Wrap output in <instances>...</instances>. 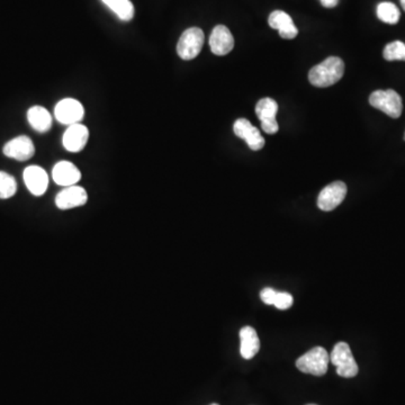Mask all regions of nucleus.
<instances>
[{"instance_id":"obj_6","label":"nucleus","mask_w":405,"mask_h":405,"mask_svg":"<svg viewBox=\"0 0 405 405\" xmlns=\"http://www.w3.org/2000/svg\"><path fill=\"white\" fill-rule=\"evenodd\" d=\"M84 109L80 101L65 98L57 104L55 109V116L57 122L65 126H74L79 124L84 118Z\"/></svg>"},{"instance_id":"obj_16","label":"nucleus","mask_w":405,"mask_h":405,"mask_svg":"<svg viewBox=\"0 0 405 405\" xmlns=\"http://www.w3.org/2000/svg\"><path fill=\"white\" fill-rule=\"evenodd\" d=\"M240 339H241V345H240V354L245 359H251L258 354L260 349V340H259L258 335L256 330L253 326H245L240 331Z\"/></svg>"},{"instance_id":"obj_13","label":"nucleus","mask_w":405,"mask_h":405,"mask_svg":"<svg viewBox=\"0 0 405 405\" xmlns=\"http://www.w3.org/2000/svg\"><path fill=\"white\" fill-rule=\"evenodd\" d=\"M89 139V131L82 124L70 126L63 135V147L69 152H79L87 145Z\"/></svg>"},{"instance_id":"obj_26","label":"nucleus","mask_w":405,"mask_h":405,"mask_svg":"<svg viewBox=\"0 0 405 405\" xmlns=\"http://www.w3.org/2000/svg\"><path fill=\"white\" fill-rule=\"evenodd\" d=\"M321 5L326 9H333L339 4V0H320Z\"/></svg>"},{"instance_id":"obj_25","label":"nucleus","mask_w":405,"mask_h":405,"mask_svg":"<svg viewBox=\"0 0 405 405\" xmlns=\"http://www.w3.org/2000/svg\"><path fill=\"white\" fill-rule=\"evenodd\" d=\"M261 128L264 131L265 133L267 134H275L278 132V128H279V126H278L277 121H268V122H262L261 123Z\"/></svg>"},{"instance_id":"obj_22","label":"nucleus","mask_w":405,"mask_h":405,"mask_svg":"<svg viewBox=\"0 0 405 405\" xmlns=\"http://www.w3.org/2000/svg\"><path fill=\"white\" fill-rule=\"evenodd\" d=\"M383 57L387 61H405V44L401 41L391 42L384 49Z\"/></svg>"},{"instance_id":"obj_3","label":"nucleus","mask_w":405,"mask_h":405,"mask_svg":"<svg viewBox=\"0 0 405 405\" xmlns=\"http://www.w3.org/2000/svg\"><path fill=\"white\" fill-rule=\"evenodd\" d=\"M330 362L337 367V374L341 377L351 378L358 374V365L347 343H338L330 354Z\"/></svg>"},{"instance_id":"obj_18","label":"nucleus","mask_w":405,"mask_h":405,"mask_svg":"<svg viewBox=\"0 0 405 405\" xmlns=\"http://www.w3.org/2000/svg\"><path fill=\"white\" fill-rule=\"evenodd\" d=\"M101 1L111 11H114V14L121 21L130 22L131 19L133 18L135 9H134L133 4L131 3L130 0H101Z\"/></svg>"},{"instance_id":"obj_14","label":"nucleus","mask_w":405,"mask_h":405,"mask_svg":"<svg viewBox=\"0 0 405 405\" xmlns=\"http://www.w3.org/2000/svg\"><path fill=\"white\" fill-rule=\"evenodd\" d=\"M52 177L57 185L69 187V186L76 185L77 182L82 179V172L74 166V163L69 162V161H60L53 167Z\"/></svg>"},{"instance_id":"obj_12","label":"nucleus","mask_w":405,"mask_h":405,"mask_svg":"<svg viewBox=\"0 0 405 405\" xmlns=\"http://www.w3.org/2000/svg\"><path fill=\"white\" fill-rule=\"evenodd\" d=\"M23 178H24L25 185L33 195L42 196L47 192L49 177L45 170L41 167H28L24 170Z\"/></svg>"},{"instance_id":"obj_10","label":"nucleus","mask_w":405,"mask_h":405,"mask_svg":"<svg viewBox=\"0 0 405 405\" xmlns=\"http://www.w3.org/2000/svg\"><path fill=\"white\" fill-rule=\"evenodd\" d=\"M88 201L87 192L79 186H69L57 194L55 197V205L59 210H71L74 207L82 206Z\"/></svg>"},{"instance_id":"obj_20","label":"nucleus","mask_w":405,"mask_h":405,"mask_svg":"<svg viewBox=\"0 0 405 405\" xmlns=\"http://www.w3.org/2000/svg\"><path fill=\"white\" fill-rule=\"evenodd\" d=\"M378 18L381 19L382 22L387 23L389 25H395L400 21L401 13L400 9H397V6L389 1H384L377 6Z\"/></svg>"},{"instance_id":"obj_11","label":"nucleus","mask_w":405,"mask_h":405,"mask_svg":"<svg viewBox=\"0 0 405 405\" xmlns=\"http://www.w3.org/2000/svg\"><path fill=\"white\" fill-rule=\"evenodd\" d=\"M210 47L211 51L215 55H220V57L228 55L233 50V35L226 26L218 25L213 28L210 36Z\"/></svg>"},{"instance_id":"obj_2","label":"nucleus","mask_w":405,"mask_h":405,"mask_svg":"<svg viewBox=\"0 0 405 405\" xmlns=\"http://www.w3.org/2000/svg\"><path fill=\"white\" fill-rule=\"evenodd\" d=\"M330 355L322 347L311 349L296 360V367L302 373L314 376H323L328 372Z\"/></svg>"},{"instance_id":"obj_17","label":"nucleus","mask_w":405,"mask_h":405,"mask_svg":"<svg viewBox=\"0 0 405 405\" xmlns=\"http://www.w3.org/2000/svg\"><path fill=\"white\" fill-rule=\"evenodd\" d=\"M28 121L30 126L38 133H45L51 128L52 116L48 109L42 106H33L28 109Z\"/></svg>"},{"instance_id":"obj_27","label":"nucleus","mask_w":405,"mask_h":405,"mask_svg":"<svg viewBox=\"0 0 405 405\" xmlns=\"http://www.w3.org/2000/svg\"><path fill=\"white\" fill-rule=\"evenodd\" d=\"M401 6H402L403 11H405V0H400Z\"/></svg>"},{"instance_id":"obj_21","label":"nucleus","mask_w":405,"mask_h":405,"mask_svg":"<svg viewBox=\"0 0 405 405\" xmlns=\"http://www.w3.org/2000/svg\"><path fill=\"white\" fill-rule=\"evenodd\" d=\"M16 192L17 182L15 178L7 172H0V199H11Z\"/></svg>"},{"instance_id":"obj_30","label":"nucleus","mask_w":405,"mask_h":405,"mask_svg":"<svg viewBox=\"0 0 405 405\" xmlns=\"http://www.w3.org/2000/svg\"><path fill=\"white\" fill-rule=\"evenodd\" d=\"M404 140H405V133H404Z\"/></svg>"},{"instance_id":"obj_9","label":"nucleus","mask_w":405,"mask_h":405,"mask_svg":"<svg viewBox=\"0 0 405 405\" xmlns=\"http://www.w3.org/2000/svg\"><path fill=\"white\" fill-rule=\"evenodd\" d=\"M4 155L17 161H26L35 153V147L28 136H17L4 145Z\"/></svg>"},{"instance_id":"obj_15","label":"nucleus","mask_w":405,"mask_h":405,"mask_svg":"<svg viewBox=\"0 0 405 405\" xmlns=\"http://www.w3.org/2000/svg\"><path fill=\"white\" fill-rule=\"evenodd\" d=\"M270 28L277 30L279 35L285 40H293L299 34V30L294 24L293 19L283 11H272L268 18Z\"/></svg>"},{"instance_id":"obj_19","label":"nucleus","mask_w":405,"mask_h":405,"mask_svg":"<svg viewBox=\"0 0 405 405\" xmlns=\"http://www.w3.org/2000/svg\"><path fill=\"white\" fill-rule=\"evenodd\" d=\"M278 112V104L272 98H262L257 103L256 114L260 122L275 121Z\"/></svg>"},{"instance_id":"obj_24","label":"nucleus","mask_w":405,"mask_h":405,"mask_svg":"<svg viewBox=\"0 0 405 405\" xmlns=\"http://www.w3.org/2000/svg\"><path fill=\"white\" fill-rule=\"evenodd\" d=\"M276 294H277V292H276L275 289H270V287H266V289L261 291V301H262L265 304L274 305Z\"/></svg>"},{"instance_id":"obj_7","label":"nucleus","mask_w":405,"mask_h":405,"mask_svg":"<svg viewBox=\"0 0 405 405\" xmlns=\"http://www.w3.org/2000/svg\"><path fill=\"white\" fill-rule=\"evenodd\" d=\"M345 195H347V186L345 182H332L324 187L318 195V209L324 212L335 210L343 203Z\"/></svg>"},{"instance_id":"obj_4","label":"nucleus","mask_w":405,"mask_h":405,"mask_svg":"<svg viewBox=\"0 0 405 405\" xmlns=\"http://www.w3.org/2000/svg\"><path fill=\"white\" fill-rule=\"evenodd\" d=\"M370 104L392 118H399L402 114V98L393 89L376 90L370 96Z\"/></svg>"},{"instance_id":"obj_5","label":"nucleus","mask_w":405,"mask_h":405,"mask_svg":"<svg viewBox=\"0 0 405 405\" xmlns=\"http://www.w3.org/2000/svg\"><path fill=\"white\" fill-rule=\"evenodd\" d=\"M204 32L199 28H191L182 33L177 44V53L182 60H193L201 53L204 45Z\"/></svg>"},{"instance_id":"obj_29","label":"nucleus","mask_w":405,"mask_h":405,"mask_svg":"<svg viewBox=\"0 0 405 405\" xmlns=\"http://www.w3.org/2000/svg\"><path fill=\"white\" fill-rule=\"evenodd\" d=\"M309 405H316V404H309Z\"/></svg>"},{"instance_id":"obj_1","label":"nucleus","mask_w":405,"mask_h":405,"mask_svg":"<svg viewBox=\"0 0 405 405\" xmlns=\"http://www.w3.org/2000/svg\"><path fill=\"white\" fill-rule=\"evenodd\" d=\"M345 74V63L340 57H330L309 72V80L318 88L330 87L337 84Z\"/></svg>"},{"instance_id":"obj_23","label":"nucleus","mask_w":405,"mask_h":405,"mask_svg":"<svg viewBox=\"0 0 405 405\" xmlns=\"http://www.w3.org/2000/svg\"><path fill=\"white\" fill-rule=\"evenodd\" d=\"M294 299L291 294L286 292H277L274 305L279 310H287L293 305Z\"/></svg>"},{"instance_id":"obj_28","label":"nucleus","mask_w":405,"mask_h":405,"mask_svg":"<svg viewBox=\"0 0 405 405\" xmlns=\"http://www.w3.org/2000/svg\"><path fill=\"white\" fill-rule=\"evenodd\" d=\"M211 405H218V404H216V403H213V404Z\"/></svg>"},{"instance_id":"obj_8","label":"nucleus","mask_w":405,"mask_h":405,"mask_svg":"<svg viewBox=\"0 0 405 405\" xmlns=\"http://www.w3.org/2000/svg\"><path fill=\"white\" fill-rule=\"evenodd\" d=\"M233 131L238 138L247 142L248 147L253 151H259L265 147L264 136L261 135L260 131L245 118L235 121Z\"/></svg>"}]
</instances>
